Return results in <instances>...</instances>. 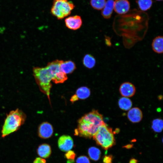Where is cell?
<instances>
[{
  "instance_id": "obj_1",
  "label": "cell",
  "mask_w": 163,
  "mask_h": 163,
  "mask_svg": "<svg viewBox=\"0 0 163 163\" xmlns=\"http://www.w3.org/2000/svg\"><path fill=\"white\" fill-rule=\"evenodd\" d=\"M105 123L102 116L97 110H93L79 119L75 130V134L85 138H91Z\"/></svg>"
},
{
  "instance_id": "obj_2",
  "label": "cell",
  "mask_w": 163,
  "mask_h": 163,
  "mask_svg": "<svg viewBox=\"0 0 163 163\" xmlns=\"http://www.w3.org/2000/svg\"><path fill=\"white\" fill-rule=\"evenodd\" d=\"M26 114L18 108L7 114L1 131L2 136L4 138L18 130L26 120Z\"/></svg>"
},
{
  "instance_id": "obj_3",
  "label": "cell",
  "mask_w": 163,
  "mask_h": 163,
  "mask_svg": "<svg viewBox=\"0 0 163 163\" xmlns=\"http://www.w3.org/2000/svg\"><path fill=\"white\" fill-rule=\"evenodd\" d=\"M33 75L40 89L43 93L47 95L50 100V90L52 87L51 83L53 76L50 71L46 66L45 67H34Z\"/></svg>"
},
{
  "instance_id": "obj_4",
  "label": "cell",
  "mask_w": 163,
  "mask_h": 163,
  "mask_svg": "<svg viewBox=\"0 0 163 163\" xmlns=\"http://www.w3.org/2000/svg\"><path fill=\"white\" fill-rule=\"evenodd\" d=\"M97 143L104 150H107L115 144L112 129L105 123L93 137Z\"/></svg>"
},
{
  "instance_id": "obj_5",
  "label": "cell",
  "mask_w": 163,
  "mask_h": 163,
  "mask_svg": "<svg viewBox=\"0 0 163 163\" xmlns=\"http://www.w3.org/2000/svg\"><path fill=\"white\" fill-rule=\"evenodd\" d=\"M75 7L73 3L68 0H53L50 12L58 19H61L70 15Z\"/></svg>"
},
{
  "instance_id": "obj_6",
  "label": "cell",
  "mask_w": 163,
  "mask_h": 163,
  "mask_svg": "<svg viewBox=\"0 0 163 163\" xmlns=\"http://www.w3.org/2000/svg\"><path fill=\"white\" fill-rule=\"evenodd\" d=\"M61 61L56 60L49 62L47 66L53 76L52 81L56 84L62 83L68 78L66 74L61 70L60 65Z\"/></svg>"
},
{
  "instance_id": "obj_7",
  "label": "cell",
  "mask_w": 163,
  "mask_h": 163,
  "mask_svg": "<svg viewBox=\"0 0 163 163\" xmlns=\"http://www.w3.org/2000/svg\"><path fill=\"white\" fill-rule=\"evenodd\" d=\"M58 145L59 149L63 152H67L73 147L74 143L71 137L67 135H63L59 138Z\"/></svg>"
},
{
  "instance_id": "obj_8",
  "label": "cell",
  "mask_w": 163,
  "mask_h": 163,
  "mask_svg": "<svg viewBox=\"0 0 163 163\" xmlns=\"http://www.w3.org/2000/svg\"><path fill=\"white\" fill-rule=\"evenodd\" d=\"M53 133V128L52 125L47 122L42 123L39 126L38 134L41 138H48L51 136Z\"/></svg>"
},
{
  "instance_id": "obj_9",
  "label": "cell",
  "mask_w": 163,
  "mask_h": 163,
  "mask_svg": "<svg viewBox=\"0 0 163 163\" xmlns=\"http://www.w3.org/2000/svg\"><path fill=\"white\" fill-rule=\"evenodd\" d=\"M136 88L132 83L126 82L122 84L119 88V91L123 97H129L133 96L136 92Z\"/></svg>"
},
{
  "instance_id": "obj_10",
  "label": "cell",
  "mask_w": 163,
  "mask_h": 163,
  "mask_svg": "<svg viewBox=\"0 0 163 163\" xmlns=\"http://www.w3.org/2000/svg\"><path fill=\"white\" fill-rule=\"evenodd\" d=\"M130 4L128 0H115L114 10L117 13L122 14L126 13L129 10Z\"/></svg>"
},
{
  "instance_id": "obj_11",
  "label": "cell",
  "mask_w": 163,
  "mask_h": 163,
  "mask_svg": "<svg viewBox=\"0 0 163 163\" xmlns=\"http://www.w3.org/2000/svg\"><path fill=\"white\" fill-rule=\"evenodd\" d=\"M66 26L68 28L72 30H76L79 28L82 24V21L80 16L75 15L70 16L65 20Z\"/></svg>"
},
{
  "instance_id": "obj_12",
  "label": "cell",
  "mask_w": 163,
  "mask_h": 163,
  "mask_svg": "<svg viewBox=\"0 0 163 163\" xmlns=\"http://www.w3.org/2000/svg\"><path fill=\"white\" fill-rule=\"evenodd\" d=\"M129 120L133 123H137L142 120L143 114L141 110L137 107H134L129 109L127 114Z\"/></svg>"
},
{
  "instance_id": "obj_13",
  "label": "cell",
  "mask_w": 163,
  "mask_h": 163,
  "mask_svg": "<svg viewBox=\"0 0 163 163\" xmlns=\"http://www.w3.org/2000/svg\"><path fill=\"white\" fill-rule=\"evenodd\" d=\"M90 89L86 87H82L77 89L76 93L72 96L73 100L75 101L79 99H85L88 98L90 95Z\"/></svg>"
},
{
  "instance_id": "obj_14",
  "label": "cell",
  "mask_w": 163,
  "mask_h": 163,
  "mask_svg": "<svg viewBox=\"0 0 163 163\" xmlns=\"http://www.w3.org/2000/svg\"><path fill=\"white\" fill-rule=\"evenodd\" d=\"M113 0H107L101 12L102 16L105 19L110 18L114 10Z\"/></svg>"
},
{
  "instance_id": "obj_15",
  "label": "cell",
  "mask_w": 163,
  "mask_h": 163,
  "mask_svg": "<svg viewBox=\"0 0 163 163\" xmlns=\"http://www.w3.org/2000/svg\"><path fill=\"white\" fill-rule=\"evenodd\" d=\"M60 66L61 70L66 74L72 73L76 68L75 64L71 60H62Z\"/></svg>"
},
{
  "instance_id": "obj_16",
  "label": "cell",
  "mask_w": 163,
  "mask_h": 163,
  "mask_svg": "<svg viewBox=\"0 0 163 163\" xmlns=\"http://www.w3.org/2000/svg\"><path fill=\"white\" fill-rule=\"evenodd\" d=\"M153 50L155 52L161 54L163 53V38L162 36H158L153 40L152 44Z\"/></svg>"
},
{
  "instance_id": "obj_17",
  "label": "cell",
  "mask_w": 163,
  "mask_h": 163,
  "mask_svg": "<svg viewBox=\"0 0 163 163\" xmlns=\"http://www.w3.org/2000/svg\"><path fill=\"white\" fill-rule=\"evenodd\" d=\"M37 152L38 155L41 157L47 158L50 156L51 154V148L49 145L43 144L39 146Z\"/></svg>"
},
{
  "instance_id": "obj_18",
  "label": "cell",
  "mask_w": 163,
  "mask_h": 163,
  "mask_svg": "<svg viewBox=\"0 0 163 163\" xmlns=\"http://www.w3.org/2000/svg\"><path fill=\"white\" fill-rule=\"evenodd\" d=\"M118 104L122 110L127 111L130 109L132 106V102L128 97H123L119 100Z\"/></svg>"
},
{
  "instance_id": "obj_19",
  "label": "cell",
  "mask_w": 163,
  "mask_h": 163,
  "mask_svg": "<svg viewBox=\"0 0 163 163\" xmlns=\"http://www.w3.org/2000/svg\"><path fill=\"white\" fill-rule=\"evenodd\" d=\"M84 65L88 69L93 68L96 63V60L91 55L87 54L84 57L83 60Z\"/></svg>"
},
{
  "instance_id": "obj_20",
  "label": "cell",
  "mask_w": 163,
  "mask_h": 163,
  "mask_svg": "<svg viewBox=\"0 0 163 163\" xmlns=\"http://www.w3.org/2000/svg\"><path fill=\"white\" fill-rule=\"evenodd\" d=\"M88 154L91 159L97 161L98 160L101 156V152L99 149L95 147H91L88 150Z\"/></svg>"
},
{
  "instance_id": "obj_21",
  "label": "cell",
  "mask_w": 163,
  "mask_h": 163,
  "mask_svg": "<svg viewBox=\"0 0 163 163\" xmlns=\"http://www.w3.org/2000/svg\"><path fill=\"white\" fill-rule=\"evenodd\" d=\"M136 2L139 8L142 11L149 9L152 4V0H137Z\"/></svg>"
},
{
  "instance_id": "obj_22",
  "label": "cell",
  "mask_w": 163,
  "mask_h": 163,
  "mask_svg": "<svg viewBox=\"0 0 163 163\" xmlns=\"http://www.w3.org/2000/svg\"><path fill=\"white\" fill-rule=\"evenodd\" d=\"M163 122L161 119L157 118L154 120L152 123V128L157 133H160L162 130Z\"/></svg>"
},
{
  "instance_id": "obj_23",
  "label": "cell",
  "mask_w": 163,
  "mask_h": 163,
  "mask_svg": "<svg viewBox=\"0 0 163 163\" xmlns=\"http://www.w3.org/2000/svg\"><path fill=\"white\" fill-rule=\"evenodd\" d=\"M106 0H90L91 6L97 10H102L104 6Z\"/></svg>"
},
{
  "instance_id": "obj_24",
  "label": "cell",
  "mask_w": 163,
  "mask_h": 163,
  "mask_svg": "<svg viewBox=\"0 0 163 163\" xmlns=\"http://www.w3.org/2000/svg\"><path fill=\"white\" fill-rule=\"evenodd\" d=\"M65 156L68 159L67 163H74V159L76 156V154L74 152L71 150L69 151L65 154Z\"/></svg>"
},
{
  "instance_id": "obj_25",
  "label": "cell",
  "mask_w": 163,
  "mask_h": 163,
  "mask_svg": "<svg viewBox=\"0 0 163 163\" xmlns=\"http://www.w3.org/2000/svg\"><path fill=\"white\" fill-rule=\"evenodd\" d=\"M76 163H90L89 158L86 156H81L76 160Z\"/></svg>"
},
{
  "instance_id": "obj_26",
  "label": "cell",
  "mask_w": 163,
  "mask_h": 163,
  "mask_svg": "<svg viewBox=\"0 0 163 163\" xmlns=\"http://www.w3.org/2000/svg\"><path fill=\"white\" fill-rule=\"evenodd\" d=\"M113 156L111 155H105L103 159V163H112Z\"/></svg>"
},
{
  "instance_id": "obj_27",
  "label": "cell",
  "mask_w": 163,
  "mask_h": 163,
  "mask_svg": "<svg viewBox=\"0 0 163 163\" xmlns=\"http://www.w3.org/2000/svg\"><path fill=\"white\" fill-rule=\"evenodd\" d=\"M33 163H46V160L41 158H37L34 160Z\"/></svg>"
},
{
  "instance_id": "obj_28",
  "label": "cell",
  "mask_w": 163,
  "mask_h": 163,
  "mask_svg": "<svg viewBox=\"0 0 163 163\" xmlns=\"http://www.w3.org/2000/svg\"><path fill=\"white\" fill-rule=\"evenodd\" d=\"M133 145L132 144H129L123 146V148H125L127 149H130L133 147Z\"/></svg>"
},
{
  "instance_id": "obj_29",
  "label": "cell",
  "mask_w": 163,
  "mask_h": 163,
  "mask_svg": "<svg viewBox=\"0 0 163 163\" xmlns=\"http://www.w3.org/2000/svg\"><path fill=\"white\" fill-rule=\"evenodd\" d=\"M138 161L136 159L133 158H131L129 160V163H138Z\"/></svg>"
},
{
  "instance_id": "obj_30",
  "label": "cell",
  "mask_w": 163,
  "mask_h": 163,
  "mask_svg": "<svg viewBox=\"0 0 163 163\" xmlns=\"http://www.w3.org/2000/svg\"><path fill=\"white\" fill-rule=\"evenodd\" d=\"M157 1H162V0H156Z\"/></svg>"
}]
</instances>
